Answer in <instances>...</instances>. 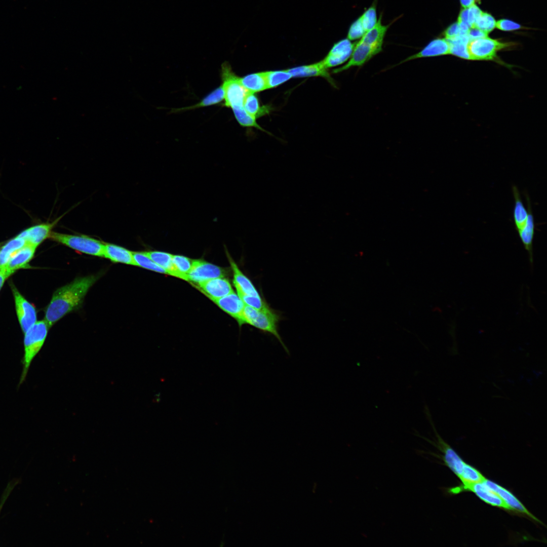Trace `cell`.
Segmentation results:
<instances>
[{"label":"cell","mask_w":547,"mask_h":547,"mask_svg":"<svg viewBox=\"0 0 547 547\" xmlns=\"http://www.w3.org/2000/svg\"><path fill=\"white\" fill-rule=\"evenodd\" d=\"M97 279L98 277L94 275L77 278L54 292L45 315L44 320L50 328L81 306L88 291Z\"/></svg>","instance_id":"1"},{"label":"cell","mask_w":547,"mask_h":547,"mask_svg":"<svg viewBox=\"0 0 547 547\" xmlns=\"http://www.w3.org/2000/svg\"><path fill=\"white\" fill-rule=\"evenodd\" d=\"M49 328L48 324L44 320L36 321L24 333L23 367L19 385L25 381L31 363L42 348Z\"/></svg>","instance_id":"2"},{"label":"cell","mask_w":547,"mask_h":547,"mask_svg":"<svg viewBox=\"0 0 547 547\" xmlns=\"http://www.w3.org/2000/svg\"><path fill=\"white\" fill-rule=\"evenodd\" d=\"M243 323L251 325L263 332L274 335L288 354V349L283 342L278 330L279 316L272 309L258 310L245 305L243 312Z\"/></svg>","instance_id":"3"},{"label":"cell","mask_w":547,"mask_h":547,"mask_svg":"<svg viewBox=\"0 0 547 547\" xmlns=\"http://www.w3.org/2000/svg\"><path fill=\"white\" fill-rule=\"evenodd\" d=\"M221 77L224 91V106L232 108L243 106V102L247 91L240 82V77L232 71L230 64L226 61L221 65Z\"/></svg>","instance_id":"4"},{"label":"cell","mask_w":547,"mask_h":547,"mask_svg":"<svg viewBox=\"0 0 547 547\" xmlns=\"http://www.w3.org/2000/svg\"><path fill=\"white\" fill-rule=\"evenodd\" d=\"M49 238L81 253L103 257L104 243L90 237L52 231Z\"/></svg>","instance_id":"5"},{"label":"cell","mask_w":547,"mask_h":547,"mask_svg":"<svg viewBox=\"0 0 547 547\" xmlns=\"http://www.w3.org/2000/svg\"><path fill=\"white\" fill-rule=\"evenodd\" d=\"M514 45L512 43L502 42L487 36L469 41L467 50L471 60L493 61L504 65L498 58L497 53Z\"/></svg>","instance_id":"6"},{"label":"cell","mask_w":547,"mask_h":547,"mask_svg":"<svg viewBox=\"0 0 547 547\" xmlns=\"http://www.w3.org/2000/svg\"><path fill=\"white\" fill-rule=\"evenodd\" d=\"M10 286L18 320L24 333L37 321V312L33 305L23 297L12 283H11Z\"/></svg>","instance_id":"7"},{"label":"cell","mask_w":547,"mask_h":547,"mask_svg":"<svg viewBox=\"0 0 547 547\" xmlns=\"http://www.w3.org/2000/svg\"><path fill=\"white\" fill-rule=\"evenodd\" d=\"M225 270L216 265L200 259L192 260L191 269L187 275L188 281L199 283L210 279L224 277Z\"/></svg>","instance_id":"8"},{"label":"cell","mask_w":547,"mask_h":547,"mask_svg":"<svg viewBox=\"0 0 547 547\" xmlns=\"http://www.w3.org/2000/svg\"><path fill=\"white\" fill-rule=\"evenodd\" d=\"M354 46L355 43H351L347 38L339 40L333 45L327 55L321 61L327 69L342 64L349 59Z\"/></svg>","instance_id":"9"},{"label":"cell","mask_w":547,"mask_h":547,"mask_svg":"<svg viewBox=\"0 0 547 547\" xmlns=\"http://www.w3.org/2000/svg\"><path fill=\"white\" fill-rule=\"evenodd\" d=\"M381 52L380 50L361 41L355 43L352 54L348 61L344 65L334 69L333 72L339 73L352 67H360L368 62L371 58Z\"/></svg>","instance_id":"10"},{"label":"cell","mask_w":547,"mask_h":547,"mask_svg":"<svg viewBox=\"0 0 547 547\" xmlns=\"http://www.w3.org/2000/svg\"><path fill=\"white\" fill-rule=\"evenodd\" d=\"M483 482L503 500L509 507L510 511L524 514L535 521H539L528 511L522 503L510 491L487 479H485Z\"/></svg>","instance_id":"11"},{"label":"cell","mask_w":547,"mask_h":547,"mask_svg":"<svg viewBox=\"0 0 547 547\" xmlns=\"http://www.w3.org/2000/svg\"><path fill=\"white\" fill-rule=\"evenodd\" d=\"M224 311L235 318L240 326L244 324L243 312L245 304L233 292L221 298L212 300Z\"/></svg>","instance_id":"12"},{"label":"cell","mask_w":547,"mask_h":547,"mask_svg":"<svg viewBox=\"0 0 547 547\" xmlns=\"http://www.w3.org/2000/svg\"><path fill=\"white\" fill-rule=\"evenodd\" d=\"M59 218L51 223H45L31 226L20 233L18 236L24 239L26 244L37 247L46 239L49 238L53 228L59 221Z\"/></svg>","instance_id":"13"},{"label":"cell","mask_w":547,"mask_h":547,"mask_svg":"<svg viewBox=\"0 0 547 547\" xmlns=\"http://www.w3.org/2000/svg\"><path fill=\"white\" fill-rule=\"evenodd\" d=\"M198 285L201 291L211 300L233 292L229 281L224 277L210 279L199 283Z\"/></svg>","instance_id":"14"},{"label":"cell","mask_w":547,"mask_h":547,"mask_svg":"<svg viewBox=\"0 0 547 547\" xmlns=\"http://www.w3.org/2000/svg\"><path fill=\"white\" fill-rule=\"evenodd\" d=\"M525 196L527 204L528 217L525 225L518 233L524 248L528 252L530 263L532 264L533 240L535 226L530 198L527 193Z\"/></svg>","instance_id":"15"},{"label":"cell","mask_w":547,"mask_h":547,"mask_svg":"<svg viewBox=\"0 0 547 547\" xmlns=\"http://www.w3.org/2000/svg\"><path fill=\"white\" fill-rule=\"evenodd\" d=\"M450 54L449 44L445 38H437L429 42L419 52L401 61L398 64L412 60Z\"/></svg>","instance_id":"16"},{"label":"cell","mask_w":547,"mask_h":547,"mask_svg":"<svg viewBox=\"0 0 547 547\" xmlns=\"http://www.w3.org/2000/svg\"><path fill=\"white\" fill-rule=\"evenodd\" d=\"M461 490L473 492L485 503L493 506L510 511L509 507L503 500L483 482L475 483L462 488L458 490V492Z\"/></svg>","instance_id":"17"},{"label":"cell","mask_w":547,"mask_h":547,"mask_svg":"<svg viewBox=\"0 0 547 547\" xmlns=\"http://www.w3.org/2000/svg\"><path fill=\"white\" fill-rule=\"evenodd\" d=\"M226 253L227 257L232 270L233 275V283L236 288L237 293L254 296H260L252 282L242 272L228 252Z\"/></svg>","instance_id":"18"},{"label":"cell","mask_w":547,"mask_h":547,"mask_svg":"<svg viewBox=\"0 0 547 547\" xmlns=\"http://www.w3.org/2000/svg\"><path fill=\"white\" fill-rule=\"evenodd\" d=\"M36 248L26 243L11 256L4 267L12 274L19 269L25 268L33 258Z\"/></svg>","instance_id":"19"},{"label":"cell","mask_w":547,"mask_h":547,"mask_svg":"<svg viewBox=\"0 0 547 547\" xmlns=\"http://www.w3.org/2000/svg\"><path fill=\"white\" fill-rule=\"evenodd\" d=\"M288 71L292 77H305L311 76H322L326 79L330 83L334 85L332 79L329 73L321 61L309 64L296 66L290 69Z\"/></svg>","instance_id":"20"},{"label":"cell","mask_w":547,"mask_h":547,"mask_svg":"<svg viewBox=\"0 0 547 547\" xmlns=\"http://www.w3.org/2000/svg\"><path fill=\"white\" fill-rule=\"evenodd\" d=\"M103 257L114 263L136 266L133 251L111 243H104Z\"/></svg>","instance_id":"21"},{"label":"cell","mask_w":547,"mask_h":547,"mask_svg":"<svg viewBox=\"0 0 547 547\" xmlns=\"http://www.w3.org/2000/svg\"><path fill=\"white\" fill-rule=\"evenodd\" d=\"M380 15L375 26L366 31L360 41L382 51V45L389 25H383Z\"/></svg>","instance_id":"22"},{"label":"cell","mask_w":547,"mask_h":547,"mask_svg":"<svg viewBox=\"0 0 547 547\" xmlns=\"http://www.w3.org/2000/svg\"><path fill=\"white\" fill-rule=\"evenodd\" d=\"M145 253L155 263L164 268L168 275L188 281L187 278L176 268L173 261L172 254L158 251H147Z\"/></svg>","instance_id":"23"},{"label":"cell","mask_w":547,"mask_h":547,"mask_svg":"<svg viewBox=\"0 0 547 547\" xmlns=\"http://www.w3.org/2000/svg\"><path fill=\"white\" fill-rule=\"evenodd\" d=\"M512 192L514 198L513 217L515 229L518 232L525 225L528 213L522 202L519 190L516 185H513Z\"/></svg>","instance_id":"24"},{"label":"cell","mask_w":547,"mask_h":547,"mask_svg":"<svg viewBox=\"0 0 547 547\" xmlns=\"http://www.w3.org/2000/svg\"><path fill=\"white\" fill-rule=\"evenodd\" d=\"M240 82L247 91L253 93L268 89L264 72L248 74L240 77Z\"/></svg>","instance_id":"25"},{"label":"cell","mask_w":547,"mask_h":547,"mask_svg":"<svg viewBox=\"0 0 547 547\" xmlns=\"http://www.w3.org/2000/svg\"><path fill=\"white\" fill-rule=\"evenodd\" d=\"M224 98V91L222 85L221 84L219 87L209 93L197 104L190 106L174 109L173 110V112H176L180 111L193 109L215 105L222 102Z\"/></svg>","instance_id":"26"},{"label":"cell","mask_w":547,"mask_h":547,"mask_svg":"<svg viewBox=\"0 0 547 547\" xmlns=\"http://www.w3.org/2000/svg\"><path fill=\"white\" fill-rule=\"evenodd\" d=\"M458 478L462 482L461 488L475 483L483 482L486 479L477 469L466 463L461 475ZM461 488L450 489L448 491L450 493L453 494L455 492L457 493Z\"/></svg>","instance_id":"27"},{"label":"cell","mask_w":547,"mask_h":547,"mask_svg":"<svg viewBox=\"0 0 547 547\" xmlns=\"http://www.w3.org/2000/svg\"><path fill=\"white\" fill-rule=\"evenodd\" d=\"M25 244V240L18 235L2 246L0 248V267L5 266L11 256Z\"/></svg>","instance_id":"28"},{"label":"cell","mask_w":547,"mask_h":547,"mask_svg":"<svg viewBox=\"0 0 547 547\" xmlns=\"http://www.w3.org/2000/svg\"><path fill=\"white\" fill-rule=\"evenodd\" d=\"M449 44L450 54L461 59L471 60L467 50L470 41L467 34H461L458 37L447 40Z\"/></svg>","instance_id":"29"},{"label":"cell","mask_w":547,"mask_h":547,"mask_svg":"<svg viewBox=\"0 0 547 547\" xmlns=\"http://www.w3.org/2000/svg\"><path fill=\"white\" fill-rule=\"evenodd\" d=\"M267 89L277 87L292 78L288 69L264 71Z\"/></svg>","instance_id":"30"},{"label":"cell","mask_w":547,"mask_h":547,"mask_svg":"<svg viewBox=\"0 0 547 547\" xmlns=\"http://www.w3.org/2000/svg\"><path fill=\"white\" fill-rule=\"evenodd\" d=\"M133 255L136 266L155 272L168 275L167 271L150 259L145 252H133Z\"/></svg>","instance_id":"31"},{"label":"cell","mask_w":547,"mask_h":547,"mask_svg":"<svg viewBox=\"0 0 547 547\" xmlns=\"http://www.w3.org/2000/svg\"><path fill=\"white\" fill-rule=\"evenodd\" d=\"M243 107L250 115L256 118L268 110L267 107H261L258 98L255 93L249 92L246 96Z\"/></svg>","instance_id":"32"},{"label":"cell","mask_w":547,"mask_h":547,"mask_svg":"<svg viewBox=\"0 0 547 547\" xmlns=\"http://www.w3.org/2000/svg\"><path fill=\"white\" fill-rule=\"evenodd\" d=\"M232 110L237 121L241 126L246 127H254L263 130L256 122V118L249 114L243 106L232 108Z\"/></svg>","instance_id":"33"},{"label":"cell","mask_w":547,"mask_h":547,"mask_svg":"<svg viewBox=\"0 0 547 547\" xmlns=\"http://www.w3.org/2000/svg\"><path fill=\"white\" fill-rule=\"evenodd\" d=\"M496 21L490 14L482 12L473 27H475L488 34L495 27Z\"/></svg>","instance_id":"34"},{"label":"cell","mask_w":547,"mask_h":547,"mask_svg":"<svg viewBox=\"0 0 547 547\" xmlns=\"http://www.w3.org/2000/svg\"><path fill=\"white\" fill-rule=\"evenodd\" d=\"M359 18L366 32L372 28L377 21L375 5H372Z\"/></svg>","instance_id":"35"},{"label":"cell","mask_w":547,"mask_h":547,"mask_svg":"<svg viewBox=\"0 0 547 547\" xmlns=\"http://www.w3.org/2000/svg\"><path fill=\"white\" fill-rule=\"evenodd\" d=\"M192 260L191 259L179 255H173V261L177 270L188 281L187 275L191 268Z\"/></svg>","instance_id":"36"},{"label":"cell","mask_w":547,"mask_h":547,"mask_svg":"<svg viewBox=\"0 0 547 547\" xmlns=\"http://www.w3.org/2000/svg\"><path fill=\"white\" fill-rule=\"evenodd\" d=\"M245 305H248L258 310L266 309L270 308L268 304L262 298L261 296H254L243 294H238Z\"/></svg>","instance_id":"37"},{"label":"cell","mask_w":547,"mask_h":547,"mask_svg":"<svg viewBox=\"0 0 547 547\" xmlns=\"http://www.w3.org/2000/svg\"><path fill=\"white\" fill-rule=\"evenodd\" d=\"M366 32L361 20L359 17L350 25L347 35V38L350 41H355L361 38Z\"/></svg>","instance_id":"38"},{"label":"cell","mask_w":547,"mask_h":547,"mask_svg":"<svg viewBox=\"0 0 547 547\" xmlns=\"http://www.w3.org/2000/svg\"><path fill=\"white\" fill-rule=\"evenodd\" d=\"M495 27L503 31L517 30L521 27L519 24L507 19H501L496 22Z\"/></svg>","instance_id":"39"},{"label":"cell","mask_w":547,"mask_h":547,"mask_svg":"<svg viewBox=\"0 0 547 547\" xmlns=\"http://www.w3.org/2000/svg\"><path fill=\"white\" fill-rule=\"evenodd\" d=\"M467 20L471 27L473 26L476 20L482 13L480 9L475 4L467 8Z\"/></svg>","instance_id":"40"},{"label":"cell","mask_w":547,"mask_h":547,"mask_svg":"<svg viewBox=\"0 0 547 547\" xmlns=\"http://www.w3.org/2000/svg\"><path fill=\"white\" fill-rule=\"evenodd\" d=\"M445 38L447 40L455 38L461 35V31L458 23L455 22L450 25L444 31Z\"/></svg>","instance_id":"41"},{"label":"cell","mask_w":547,"mask_h":547,"mask_svg":"<svg viewBox=\"0 0 547 547\" xmlns=\"http://www.w3.org/2000/svg\"><path fill=\"white\" fill-rule=\"evenodd\" d=\"M467 36L470 41L483 37L488 36V34L485 33L478 28L475 27H472L470 28L467 32Z\"/></svg>","instance_id":"42"},{"label":"cell","mask_w":547,"mask_h":547,"mask_svg":"<svg viewBox=\"0 0 547 547\" xmlns=\"http://www.w3.org/2000/svg\"><path fill=\"white\" fill-rule=\"evenodd\" d=\"M12 274L5 267H0V290L2 289L5 281Z\"/></svg>","instance_id":"43"},{"label":"cell","mask_w":547,"mask_h":547,"mask_svg":"<svg viewBox=\"0 0 547 547\" xmlns=\"http://www.w3.org/2000/svg\"><path fill=\"white\" fill-rule=\"evenodd\" d=\"M475 0H460L461 5L464 8H467L474 4Z\"/></svg>","instance_id":"44"}]
</instances>
